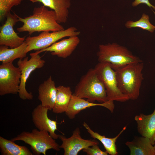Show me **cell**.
<instances>
[{
  "label": "cell",
  "mask_w": 155,
  "mask_h": 155,
  "mask_svg": "<svg viewBox=\"0 0 155 155\" xmlns=\"http://www.w3.org/2000/svg\"><path fill=\"white\" fill-rule=\"evenodd\" d=\"M38 98L43 106L51 110L55 103L57 87L51 76L41 84L38 89Z\"/></svg>",
  "instance_id": "obj_15"
},
{
  "label": "cell",
  "mask_w": 155,
  "mask_h": 155,
  "mask_svg": "<svg viewBox=\"0 0 155 155\" xmlns=\"http://www.w3.org/2000/svg\"><path fill=\"white\" fill-rule=\"evenodd\" d=\"M98 49L96 55L99 62L109 63L112 68L143 62L126 47L116 43L99 44Z\"/></svg>",
  "instance_id": "obj_4"
},
{
  "label": "cell",
  "mask_w": 155,
  "mask_h": 155,
  "mask_svg": "<svg viewBox=\"0 0 155 155\" xmlns=\"http://www.w3.org/2000/svg\"></svg>",
  "instance_id": "obj_28"
},
{
  "label": "cell",
  "mask_w": 155,
  "mask_h": 155,
  "mask_svg": "<svg viewBox=\"0 0 155 155\" xmlns=\"http://www.w3.org/2000/svg\"><path fill=\"white\" fill-rule=\"evenodd\" d=\"M5 23L0 27V45L7 46L10 48L17 47L22 44L25 37H20L15 32L13 27L19 22L18 15L10 12L7 15Z\"/></svg>",
  "instance_id": "obj_10"
},
{
  "label": "cell",
  "mask_w": 155,
  "mask_h": 155,
  "mask_svg": "<svg viewBox=\"0 0 155 155\" xmlns=\"http://www.w3.org/2000/svg\"><path fill=\"white\" fill-rule=\"evenodd\" d=\"M94 69L104 86L108 100L124 102L129 100L119 88L115 71L110 63L99 62Z\"/></svg>",
  "instance_id": "obj_6"
},
{
  "label": "cell",
  "mask_w": 155,
  "mask_h": 155,
  "mask_svg": "<svg viewBox=\"0 0 155 155\" xmlns=\"http://www.w3.org/2000/svg\"><path fill=\"white\" fill-rule=\"evenodd\" d=\"M143 62L130 63L119 67L112 68L115 71L118 87L129 99L139 97L144 79Z\"/></svg>",
  "instance_id": "obj_2"
},
{
  "label": "cell",
  "mask_w": 155,
  "mask_h": 155,
  "mask_svg": "<svg viewBox=\"0 0 155 155\" xmlns=\"http://www.w3.org/2000/svg\"><path fill=\"white\" fill-rule=\"evenodd\" d=\"M77 30L76 27L71 26L62 30L51 32L43 31L37 36H29L25 40L27 45L26 52L27 53L32 50L38 51L46 49L64 37L78 36L80 32Z\"/></svg>",
  "instance_id": "obj_7"
},
{
  "label": "cell",
  "mask_w": 155,
  "mask_h": 155,
  "mask_svg": "<svg viewBox=\"0 0 155 155\" xmlns=\"http://www.w3.org/2000/svg\"><path fill=\"white\" fill-rule=\"evenodd\" d=\"M80 42L78 36L69 37L57 42L46 49L36 51V52L39 54L44 52H50L53 56L65 59L72 54Z\"/></svg>",
  "instance_id": "obj_13"
},
{
  "label": "cell",
  "mask_w": 155,
  "mask_h": 155,
  "mask_svg": "<svg viewBox=\"0 0 155 155\" xmlns=\"http://www.w3.org/2000/svg\"><path fill=\"white\" fill-rule=\"evenodd\" d=\"M30 59L26 57L20 59L17 63L18 67L21 73L20 83L18 94L19 97L23 100H31L33 96L31 92H28L26 88L27 81L31 73L37 69L42 68L44 66L45 61L36 52L30 53Z\"/></svg>",
  "instance_id": "obj_8"
},
{
  "label": "cell",
  "mask_w": 155,
  "mask_h": 155,
  "mask_svg": "<svg viewBox=\"0 0 155 155\" xmlns=\"http://www.w3.org/2000/svg\"><path fill=\"white\" fill-rule=\"evenodd\" d=\"M83 125L92 137L98 140L101 142L108 154L111 155H116L118 154L115 142L120 135L126 129V126L124 127L116 137L112 138H109L94 131L85 122H84Z\"/></svg>",
  "instance_id": "obj_22"
},
{
  "label": "cell",
  "mask_w": 155,
  "mask_h": 155,
  "mask_svg": "<svg viewBox=\"0 0 155 155\" xmlns=\"http://www.w3.org/2000/svg\"><path fill=\"white\" fill-rule=\"evenodd\" d=\"M125 26L127 28H140L151 32H153L155 30V26L152 25L149 21V16L144 13L138 20L135 21L129 20L126 23Z\"/></svg>",
  "instance_id": "obj_23"
},
{
  "label": "cell",
  "mask_w": 155,
  "mask_h": 155,
  "mask_svg": "<svg viewBox=\"0 0 155 155\" xmlns=\"http://www.w3.org/2000/svg\"><path fill=\"white\" fill-rule=\"evenodd\" d=\"M73 94L92 102L96 100L100 103L108 101L104 86L94 68L89 69L82 76Z\"/></svg>",
  "instance_id": "obj_3"
},
{
  "label": "cell",
  "mask_w": 155,
  "mask_h": 155,
  "mask_svg": "<svg viewBox=\"0 0 155 155\" xmlns=\"http://www.w3.org/2000/svg\"><path fill=\"white\" fill-rule=\"evenodd\" d=\"M154 150H155V144H154Z\"/></svg>",
  "instance_id": "obj_27"
},
{
  "label": "cell",
  "mask_w": 155,
  "mask_h": 155,
  "mask_svg": "<svg viewBox=\"0 0 155 155\" xmlns=\"http://www.w3.org/2000/svg\"><path fill=\"white\" fill-rule=\"evenodd\" d=\"M27 46L25 41L21 45L14 48L9 49L7 46L0 45V61L2 63H13L17 59H23L26 57Z\"/></svg>",
  "instance_id": "obj_19"
},
{
  "label": "cell",
  "mask_w": 155,
  "mask_h": 155,
  "mask_svg": "<svg viewBox=\"0 0 155 155\" xmlns=\"http://www.w3.org/2000/svg\"><path fill=\"white\" fill-rule=\"evenodd\" d=\"M32 3L39 2L43 5L54 11L58 23H65L69 14V9L71 6L70 0H28Z\"/></svg>",
  "instance_id": "obj_17"
},
{
  "label": "cell",
  "mask_w": 155,
  "mask_h": 155,
  "mask_svg": "<svg viewBox=\"0 0 155 155\" xmlns=\"http://www.w3.org/2000/svg\"><path fill=\"white\" fill-rule=\"evenodd\" d=\"M83 152L88 155H107L108 152L106 151H103L99 148L98 144H95L88 147L82 150Z\"/></svg>",
  "instance_id": "obj_25"
},
{
  "label": "cell",
  "mask_w": 155,
  "mask_h": 155,
  "mask_svg": "<svg viewBox=\"0 0 155 155\" xmlns=\"http://www.w3.org/2000/svg\"><path fill=\"white\" fill-rule=\"evenodd\" d=\"M73 94L70 87L59 86L57 87V93L53 112L59 114L65 112Z\"/></svg>",
  "instance_id": "obj_20"
},
{
  "label": "cell",
  "mask_w": 155,
  "mask_h": 155,
  "mask_svg": "<svg viewBox=\"0 0 155 155\" xmlns=\"http://www.w3.org/2000/svg\"><path fill=\"white\" fill-rule=\"evenodd\" d=\"M80 133V128L77 127L69 138L60 135L59 138L62 142L60 148L64 150V155H77L82 150L95 144L98 145V142L95 140L82 138Z\"/></svg>",
  "instance_id": "obj_11"
},
{
  "label": "cell",
  "mask_w": 155,
  "mask_h": 155,
  "mask_svg": "<svg viewBox=\"0 0 155 155\" xmlns=\"http://www.w3.org/2000/svg\"><path fill=\"white\" fill-rule=\"evenodd\" d=\"M11 140L14 141H21L29 145L34 154L46 155V151L52 149L60 150V146L47 131L37 129L31 132L23 131Z\"/></svg>",
  "instance_id": "obj_5"
},
{
  "label": "cell",
  "mask_w": 155,
  "mask_h": 155,
  "mask_svg": "<svg viewBox=\"0 0 155 155\" xmlns=\"http://www.w3.org/2000/svg\"><path fill=\"white\" fill-rule=\"evenodd\" d=\"M48 110L41 104L37 106L32 113V121L38 129L47 131L53 138L57 139L59 138L60 135L55 132L57 130L58 123L56 121L52 120L49 118Z\"/></svg>",
  "instance_id": "obj_12"
},
{
  "label": "cell",
  "mask_w": 155,
  "mask_h": 155,
  "mask_svg": "<svg viewBox=\"0 0 155 155\" xmlns=\"http://www.w3.org/2000/svg\"><path fill=\"white\" fill-rule=\"evenodd\" d=\"M135 120L137 125L138 133L149 139L152 144H155V109L151 114L142 113L135 116Z\"/></svg>",
  "instance_id": "obj_16"
},
{
  "label": "cell",
  "mask_w": 155,
  "mask_h": 155,
  "mask_svg": "<svg viewBox=\"0 0 155 155\" xmlns=\"http://www.w3.org/2000/svg\"><path fill=\"white\" fill-rule=\"evenodd\" d=\"M125 144L129 149L131 155H155L154 147L147 137H135Z\"/></svg>",
  "instance_id": "obj_18"
},
{
  "label": "cell",
  "mask_w": 155,
  "mask_h": 155,
  "mask_svg": "<svg viewBox=\"0 0 155 155\" xmlns=\"http://www.w3.org/2000/svg\"><path fill=\"white\" fill-rule=\"evenodd\" d=\"M141 4H145L155 10V6L150 3L149 0H135L132 3V5L133 7H136Z\"/></svg>",
  "instance_id": "obj_26"
},
{
  "label": "cell",
  "mask_w": 155,
  "mask_h": 155,
  "mask_svg": "<svg viewBox=\"0 0 155 155\" xmlns=\"http://www.w3.org/2000/svg\"><path fill=\"white\" fill-rule=\"evenodd\" d=\"M24 0H0V21L6 17L12 8L20 4Z\"/></svg>",
  "instance_id": "obj_24"
},
{
  "label": "cell",
  "mask_w": 155,
  "mask_h": 155,
  "mask_svg": "<svg viewBox=\"0 0 155 155\" xmlns=\"http://www.w3.org/2000/svg\"><path fill=\"white\" fill-rule=\"evenodd\" d=\"M96 106L104 107L112 113L113 112L115 108L113 101L108 100L102 103H95L76 96L73 94L65 113L69 119H73L82 111L91 107Z\"/></svg>",
  "instance_id": "obj_14"
},
{
  "label": "cell",
  "mask_w": 155,
  "mask_h": 155,
  "mask_svg": "<svg viewBox=\"0 0 155 155\" xmlns=\"http://www.w3.org/2000/svg\"><path fill=\"white\" fill-rule=\"evenodd\" d=\"M15 141L0 136V150L2 155H32L26 146L19 145Z\"/></svg>",
  "instance_id": "obj_21"
},
{
  "label": "cell",
  "mask_w": 155,
  "mask_h": 155,
  "mask_svg": "<svg viewBox=\"0 0 155 155\" xmlns=\"http://www.w3.org/2000/svg\"><path fill=\"white\" fill-rule=\"evenodd\" d=\"M21 73L13 63H2L0 65V95L18 93Z\"/></svg>",
  "instance_id": "obj_9"
},
{
  "label": "cell",
  "mask_w": 155,
  "mask_h": 155,
  "mask_svg": "<svg viewBox=\"0 0 155 155\" xmlns=\"http://www.w3.org/2000/svg\"><path fill=\"white\" fill-rule=\"evenodd\" d=\"M18 18L19 21L23 23L22 26L17 29L19 32H27L31 35L35 32L65 30L57 22L55 11L52 9L49 10L43 5L34 8L32 14L28 17L22 18L18 16Z\"/></svg>",
  "instance_id": "obj_1"
}]
</instances>
